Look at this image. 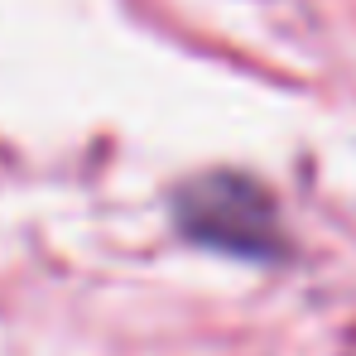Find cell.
I'll use <instances>...</instances> for the list:
<instances>
[{
	"mask_svg": "<svg viewBox=\"0 0 356 356\" xmlns=\"http://www.w3.org/2000/svg\"><path fill=\"white\" fill-rule=\"evenodd\" d=\"M174 222L178 232L197 245L270 260L280 250V212L275 197L245 174L207 169L174 188Z\"/></svg>",
	"mask_w": 356,
	"mask_h": 356,
	"instance_id": "obj_1",
	"label": "cell"
}]
</instances>
